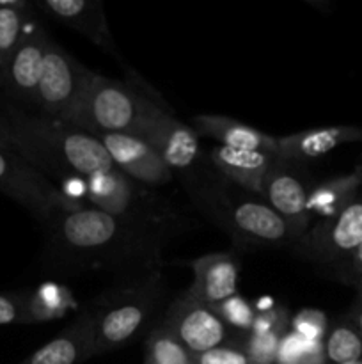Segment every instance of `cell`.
Listing matches in <instances>:
<instances>
[{
    "mask_svg": "<svg viewBox=\"0 0 362 364\" xmlns=\"http://www.w3.org/2000/svg\"><path fill=\"white\" fill-rule=\"evenodd\" d=\"M46 259L62 274L119 270L158 272L163 230L133 217H116L80 205L59 210L46 223Z\"/></svg>",
    "mask_w": 362,
    "mask_h": 364,
    "instance_id": "1",
    "label": "cell"
},
{
    "mask_svg": "<svg viewBox=\"0 0 362 364\" xmlns=\"http://www.w3.org/2000/svg\"><path fill=\"white\" fill-rule=\"evenodd\" d=\"M14 149L35 169L67 183L117 169L105 146L92 134L45 116H31L11 107L6 116Z\"/></svg>",
    "mask_w": 362,
    "mask_h": 364,
    "instance_id": "2",
    "label": "cell"
},
{
    "mask_svg": "<svg viewBox=\"0 0 362 364\" xmlns=\"http://www.w3.org/2000/svg\"><path fill=\"white\" fill-rule=\"evenodd\" d=\"M165 295L162 274L137 276L89 304L94 323L92 358L131 343L151 323Z\"/></svg>",
    "mask_w": 362,
    "mask_h": 364,
    "instance_id": "3",
    "label": "cell"
},
{
    "mask_svg": "<svg viewBox=\"0 0 362 364\" xmlns=\"http://www.w3.org/2000/svg\"><path fill=\"white\" fill-rule=\"evenodd\" d=\"M160 109H167L165 103L153 98L149 89L94 71L73 124L92 135L123 134L144 139L148 124Z\"/></svg>",
    "mask_w": 362,
    "mask_h": 364,
    "instance_id": "4",
    "label": "cell"
},
{
    "mask_svg": "<svg viewBox=\"0 0 362 364\" xmlns=\"http://www.w3.org/2000/svg\"><path fill=\"white\" fill-rule=\"evenodd\" d=\"M194 201L243 247H293L297 244L290 224L265 203L248 196L229 194L220 183L199 188Z\"/></svg>",
    "mask_w": 362,
    "mask_h": 364,
    "instance_id": "5",
    "label": "cell"
},
{
    "mask_svg": "<svg viewBox=\"0 0 362 364\" xmlns=\"http://www.w3.org/2000/svg\"><path fill=\"white\" fill-rule=\"evenodd\" d=\"M92 75L94 71L78 63L62 46L50 39L34 105L38 107L39 116L73 124L87 95Z\"/></svg>",
    "mask_w": 362,
    "mask_h": 364,
    "instance_id": "6",
    "label": "cell"
},
{
    "mask_svg": "<svg viewBox=\"0 0 362 364\" xmlns=\"http://www.w3.org/2000/svg\"><path fill=\"white\" fill-rule=\"evenodd\" d=\"M0 192L20 203L41 223H46L59 210L84 205L67 198L20 153L6 148H0Z\"/></svg>",
    "mask_w": 362,
    "mask_h": 364,
    "instance_id": "7",
    "label": "cell"
},
{
    "mask_svg": "<svg viewBox=\"0 0 362 364\" xmlns=\"http://www.w3.org/2000/svg\"><path fill=\"white\" fill-rule=\"evenodd\" d=\"M362 245V191L337 215L314 223L293 251L330 272Z\"/></svg>",
    "mask_w": 362,
    "mask_h": 364,
    "instance_id": "8",
    "label": "cell"
},
{
    "mask_svg": "<svg viewBox=\"0 0 362 364\" xmlns=\"http://www.w3.org/2000/svg\"><path fill=\"white\" fill-rule=\"evenodd\" d=\"M312 187L314 183L304 166L287 162L279 156H275L263 181L261 198L270 208L275 210L290 224L297 242L312 226L307 212L309 194Z\"/></svg>",
    "mask_w": 362,
    "mask_h": 364,
    "instance_id": "9",
    "label": "cell"
},
{
    "mask_svg": "<svg viewBox=\"0 0 362 364\" xmlns=\"http://www.w3.org/2000/svg\"><path fill=\"white\" fill-rule=\"evenodd\" d=\"M163 323L194 355L231 341V327L213 311L185 291L169 306Z\"/></svg>",
    "mask_w": 362,
    "mask_h": 364,
    "instance_id": "10",
    "label": "cell"
},
{
    "mask_svg": "<svg viewBox=\"0 0 362 364\" xmlns=\"http://www.w3.org/2000/svg\"><path fill=\"white\" fill-rule=\"evenodd\" d=\"M48 34L41 27L27 31L25 38L0 70V89L16 102L35 105Z\"/></svg>",
    "mask_w": 362,
    "mask_h": 364,
    "instance_id": "11",
    "label": "cell"
},
{
    "mask_svg": "<svg viewBox=\"0 0 362 364\" xmlns=\"http://www.w3.org/2000/svg\"><path fill=\"white\" fill-rule=\"evenodd\" d=\"M121 173L146 187H162L172 181V171L162 156L142 139L123 134L94 135Z\"/></svg>",
    "mask_w": 362,
    "mask_h": 364,
    "instance_id": "12",
    "label": "cell"
},
{
    "mask_svg": "<svg viewBox=\"0 0 362 364\" xmlns=\"http://www.w3.org/2000/svg\"><path fill=\"white\" fill-rule=\"evenodd\" d=\"M142 141L153 146L172 173H190L201 159L197 132L181 123L167 109L155 114Z\"/></svg>",
    "mask_w": 362,
    "mask_h": 364,
    "instance_id": "13",
    "label": "cell"
},
{
    "mask_svg": "<svg viewBox=\"0 0 362 364\" xmlns=\"http://www.w3.org/2000/svg\"><path fill=\"white\" fill-rule=\"evenodd\" d=\"M35 7L52 20L87 38L110 57L121 60L102 0H41Z\"/></svg>",
    "mask_w": 362,
    "mask_h": 364,
    "instance_id": "14",
    "label": "cell"
},
{
    "mask_svg": "<svg viewBox=\"0 0 362 364\" xmlns=\"http://www.w3.org/2000/svg\"><path fill=\"white\" fill-rule=\"evenodd\" d=\"M194 283L188 294L202 304L213 306L238 294L240 265L233 252H212L190 263Z\"/></svg>",
    "mask_w": 362,
    "mask_h": 364,
    "instance_id": "15",
    "label": "cell"
},
{
    "mask_svg": "<svg viewBox=\"0 0 362 364\" xmlns=\"http://www.w3.org/2000/svg\"><path fill=\"white\" fill-rule=\"evenodd\" d=\"M137 181L128 178L119 169L94 174L85 180V199L96 210L116 217H133L142 219L137 213V206H142V191ZM142 210V208H141ZM144 212V210H142ZM149 223V220H148ZM155 224V223H153Z\"/></svg>",
    "mask_w": 362,
    "mask_h": 364,
    "instance_id": "16",
    "label": "cell"
},
{
    "mask_svg": "<svg viewBox=\"0 0 362 364\" xmlns=\"http://www.w3.org/2000/svg\"><path fill=\"white\" fill-rule=\"evenodd\" d=\"M362 141V127H319L279 137L277 156L305 166L323 159L336 148Z\"/></svg>",
    "mask_w": 362,
    "mask_h": 364,
    "instance_id": "17",
    "label": "cell"
},
{
    "mask_svg": "<svg viewBox=\"0 0 362 364\" xmlns=\"http://www.w3.org/2000/svg\"><path fill=\"white\" fill-rule=\"evenodd\" d=\"M92 338L94 323L87 306L66 329L20 364H82L92 358Z\"/></svg>",
    "mask_w": 362,
    "mask_h": 364,
    "instance_id": "18",
    "label": "cell"
},
{
    "mask_svg": "<svg viewBox=\"0 0 362 364\" xmlns=\"http://www.w3.org/2000/svg\"><path fill=\"white\" fill-rule=\"evenodd\" d=\"M194 128L197 135H204L219 146L234 149H247V151H261L277 156L279 139L265 134L254 127L219 116V114H199L194 117Z\"/></svg>",
    "mask_w": 362,
    "mask_h": 364,
    "instance_id": "19",
    "label": "cell"
},
{
    "mask_svg": "<svg viewBox=\"0 0 362 364\" xmlns=\"http://www.w3.org/2000/svg\"><path fill=\"white\" fill-rule=\"evenodd\" d=\"M209 160L220 176L226 178L227 181L248 194L261 196L263 181L275 160V155L215 146L209 153Z\"/></svg>",
    "mask_w": 362,
    "mask_h": 364,
    "instance_id": "20",
    "label": "cell"
},
{
    "mask_svg": "<svg viewBox=\"0 0 362 364\" xmlns=\"http://www.w3.org/2000/svg\"><path fill=\"white\" fill-rule=\"evenodd\" d=\"M362 191V166L355 173L314 183L309 194L307 212L311 223L330 219L343 212Z\"/></svg>",
    "mask_w": 362,
    "mask_h": 364,
    "instance_id": "21",
    "label": "cell"
},
{
    "mask_svg": "<svg viewBox=\"0 0 362 364\" xmlns=\"http://www.w3.org/2000/svg\"><path fill=\"white\" fill-rule=\"evenodd\" d=\"M323 355L327 364L362 361V333L344 315L327 329Z\"/></svg>",
    "mask_w": 362,
    "mask_h": 364,
    "instance_id": "22",
    "label": "cell"
},
{
    "mask_svg": "<svg viewBox=\"0 0 362 364\" xmlns=\"http://www.w3.org/2000/svg\"><path fill=\"white\" fill-rule=\"evenodd\" d=\"M23 0H0V70L27 34V11Z\"/></svg>",
    "mask_w": 362,
    "mask_h": 364,
    "instance_id": "23",
    "label": "cell"
},
{
    "mask_svg": "<svg viewBox=\"0 0 362 364\" xmlns=\"http://www.w3.org/2000/svg\"><path fill=\"white\" fill-rule=\"evenodd\" d=\"M146 364H195V355L162 322L146 338Z\"/></svg>",
    "mask_w": 362,
    "mask_h": 364,
    "instance_id": "24",
    "label": "cell"
},
{
    "mask_svg": "<svg viewBox=\"0 0 362 364\" xmlns=\"http://www.w3.org/2000/svg\"><path fill=\"white\" fill-rule=\"evenodd\" d=\"M28 322H48L59 318L70 306V294L57 284H45L32 294H25Z\"/></svg>",
    "mask_w": 362,
    "mask_h": 364,
    "instance_id": "25",
    "label": "cell"
},
{
    "mask_svg": "<svg viewBox=\"0 0 362 364\" xmlns=\"http://www.w3.org/2000/svg\"><path fill=\"white\" fill-rule=\"evenodd\" d=\"M290 329H277L270 333H248L243 338V348L252 364H275L280 340Z\"/></svg>",
    "mask_w": 362,
    "mask_h": 364,
    "instance_id": "26",
    "label": "cell"
},
{
    "mask_svg": "<svg viewBox=\"0 0 362 364\" xmlns=\"http://www.w3.org/2000/svg\"><path fill=\"white\" fill-rule=\"evenodd\" d=\"M213 311L231 327L240 333L248 334L252 331L256 320V309L252 304H248L241 295H234V297L227 299V301L220 302V304L213 306Z\"/></svg>",
    "mask_w": 362,
    "mask_h": 364,
    "instance_id": "27",
    "label": "cell"
},
{
    "mask_svg": "<svg viewBox=\"0 0 362 364\" xmlns=\"http://www.w3.org/2000/svg\"><path fill=\"white\" fill-rule=\"evenodd\" d=\"M290 323V329L295 334H298L304 341L311 345H323L329 323H327L325 315L322 311H318V309H302L300 313H297L291 318Z\"/></svg>",
    "mask_w": 362,
    "mask_h": 364,
    "instance_id": "28",
    "label": "cell"
},
{
    "mask_svg": "<svg viewBox=\"0 0 362 364\" xmlns=\"http://www.w3.org/2000/svg\"><path fill=\"white\" fill-rule=\"evenodd\" d=\"M195 364H252L245 352L243 343L229 341L226 345L212 348L208 352L195 355Z\"/></svg>",
    "mask_w": 362,
    "mask_h": 364,
    "instance_id": "29",
    "label": "cell"
},
{
    "mask_svg": "<svg viewBox=\"0 0 362 364\" xmlns=\"http://www.w3.org/2000/svg\"><path fill=\"white\" fill-rule=\"evenodd\" d=\"M330 276L339 283L346 284L357 290V294L362 291V245L355 252H351L341 265L330 270Z\"/></svg>",
    "mask_w": 362,
    "mask_h": 364,
    "instance_id": "30",
    "label": "cell"
},
{
    "mask_svg": "<svg viewBox=\"0 0 362 364\" xmlns=\"http://www.w3.org/2000/svg\"><path fill=\"white\" fill-rule=\"evenodd\" d=\"M28 322L25 295L0 294V326H18Z\"/></svg>",
    "mask_w": 362,
    "mask_h": 364,
    "instance_id": "31",
    "label": "cell"
},
{
    "mask_svg": "<svg viewBox=\"0 0 362 364\" xmlns=\"http://www.w3.org/2000/svg\"><path fill=\"white\" fill-rule=\"evenodd\" d=\"M344 316L362 333V294H357V297L351 302L350 309L344 313Z\"/></svg>",
    "mask_w": 362,
    "mask_h": 364,
    "instance_id": "32",
    "label": "cell"
},
{
    "mask_svg": "<svg viewBox=\"0 0 362 364\" xmlns=\"http://www.w3.org/2000/svg\"><path fill=\"white\" fill-rule=\"evenodd\" d=\"M0 148L14 149L13 134H11V127L7 123L6 116H0ZM16 151V149H14Z\"/></svg>",
    "mask_w": 362,
    "mask_h": 364,
    "instance_id": "33",
    "label": "cell"
},
{
    "mask_svg": "<svg viewBox=\"0 0 362 364\" xmlns=\"http://www.w3.org/2000/svg\"><path fill=\"white\" fill-rule=\"evenodd\" d=\"M344 364H362V361H358V363H344Z\"/></svg>",
    "mask_w": 362,
    "mask_h": 364,
    "instance_id": "34",
    "label": "cell"
},
{
    "mask_svg": "<svg viewBox=\"0 0 362 364\" xmlns=\"http://www.w3.org/2000/svg\"><path fill=\"white\" fill-rule=\"evenodd\" d=\"M361 294H362V291H361Z\"/></svg>",
    "mask_w": 362,
    "mask_h": 364,
    "instance_id": "35",
    "label": "cell"
}]
</instances>
